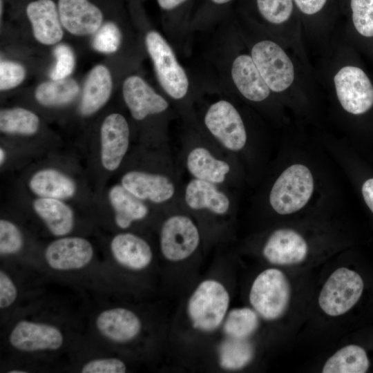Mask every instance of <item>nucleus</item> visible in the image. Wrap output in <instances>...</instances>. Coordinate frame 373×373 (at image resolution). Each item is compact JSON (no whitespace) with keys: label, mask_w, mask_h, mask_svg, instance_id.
<instances>
[{"label":"nucleus","mask_w":373,"mask_h":373,"mask_svg":"<svg viewBox=\"0 0 373 373\" xmlns=\"http://www.w3.org/2000/svg\"><path fill=\"white\" fill-rule=\"evenodd\" d=\"M79 85L71 78L52 79L39 84L35 90L36 100L45 106H57L69 104L77 96Z\"/></svg>","instance_id":"obj_28"},{"label":"nucleus","mask_w":373,"mask_h":373,"mask_svg":"<svg viewBox=\"0 0 373 373\" xmlns=\"http://www.w3.org/2000/svg\"><path fill=\"white\" fill-rule=\"evenodd\" d=\"M35 38L41 44L52 45L63 37L57 3L54 0H32L25 8Z\"/></svg>","instance_id":"obj_16"},{"label":"nucleus","mask_w":373,"mask_h":373,"mask_svg":"<svg viewBox=\"0 0 373 373\" xmlns=\"http://www.w3.org/2000/svg\"><path fill=\"white\" fill-rule=\"evenodd\" d=\"M121 184L136 198L157 204L169 200L175 191L173 182L164 175L140 171L124 174Z\"/></svg>","instance_id":"obj_17"},{"label":"nucleus","mask_w":373,"mask_h":373,"mask_svg":"<svg viewBox=\"0 0 373 373\" xmlns=\"http://www.w3.org/2000/svg\"><path fill=\"white\" fill-rule=\"evenodd\" d=\"M91 243L82 237H61L46 248L44 257L48 266L58 271L80 269L87 266L93 257Z\"/></svg>","instance_id":"obj_12"},{"label":"nucleus","mask_w":373,"mask_h":373,"mask_svg":"<svg viewBox=\"0 0 373 373\" xmlns=\"http://www.w3.org/2000/svg\"><path fill=\"white\" fill-rule=\"evenodd\" d=\"M23 239L21 231L13 222L0 220V254L8 256L18 253L22 248Z\"/></svg>","instance_id":"obj_35"},{"label":"nucleus","mask_w":373,"mask_h":373,"mask_svg":"<svg viewBox=\"0 0 373 373\" xmlns=\"http://www.w3.org/2000/svg\"><path fill=\"white\" fill-rule=\"evenodd\" d=\"M204 122L209 133L227 149L238 151L247 142V132L242 119L229 102L220 99L207 109Z\"/></svg>","instance_id":"obj_6"},{"label":"nucleus","mask_w":373,"mask_h":373,"mask_svg":"<svg viewBox=\"0 0 373 373\" xmlns=\"http://www.w3.org/2000/svg\"><path fill=\"white\" fill-rule=\"evenodd\" d=\"M299 9L306 15H314L320 11L327 0H294Z\"/></svg>","instance_id":"obj_42"},{"label":"nucleus","mask_w":373,"mask_h":373,"mask_svg":"<svg viewBox=\"0 0 373 373\" xmlns=\"http://www.w3.org/2000/svg\"><path fill=\"white\" fill-rule=\"evenodd\" d=\"M6 159V152L3 149H0V163L2 164Z\"/></svg>","instance_id":"obj_44"},{"label":"nucleus","mask_w":373,"mask_h":373,"mask_svg":"<svg viewBox=\"0 0 373 373\" xmlns=\"http://www.w3.org/2000/svg\"><path fill=\"white\" fill-rule=\"evenodd\" d=\"M192 0H156L162 12L169 17H178L186 10Z\"/></svg>","instance_id":"obj_40"},{"label":"nucleus","mask_w":373,"mask_h":373,"mask_svg":"<svg viewBox=\"0 0 373 373\" xmlns=\"http://www.w3.org/2000/svg\"><path fill=\"white\" fill-rule=\"evenodd\" d=\"M363 288V280L358 273L340 267L324 283L318 296L319 306L329 316L343 315L358 301Z\"/></svg>","instance_id":"obj_5"},{"label":"nucleus","mask_w":373,"mask_h":373,"mask_svg":"<svg viewBox=\"0 0 373 373\" xmlns=\"http://www.w3.org/2000/svg\"><path fill=\"white\" fill-rule=\"evenodd\" d=\"M308 245L303 237L294 230L279 229L267 240L262 254L270 263L291 265L303 262L307 256Z\"/></svg>","instance_id":"obj_15"},{"label":"nucleus","mask_w":373,"mask_h":373,"mask_svg":"<svg viewBox=\"0 0 373 373\" xmlns=\"http://www.w3.org/2000/svg\"><path fill=\"white\" fill-rule=\"evenodd\" d=\"M39 122V117L26 108L17 107L0 111V131L4 133L31 135L38 131Z\"/></svg>","instance_id":"obj_29"},{"label":"nucleus","mask_w":373,"mask_h":373,"mask_svg":"<svg viewBox=\"0 0 373 373\" xmlns=\"http://www.w3.org/2000/svg\"><path fill=\"white\" fill-rule=\"evenodd\" d=\"M200 241L198 228L186 216H171L162 224L160 250L169 261L180 262L188 258L196 251Z\"/></svg>","instance_id":"obj_8"},{"label":"nucleus","mask_w":373,"mask_h":373,"mask_svg":"<svg viewBox=\"0 0 373 373\" xmlns=\"http://www.w3.org/2000/svg\"><path fill=\"white\" fill-rule=\"evenodd\" d=\"M26 77V70L19 63L1 60L0 62V90H6L19 86Z\"/></svg>","instance_id":"obj_37"},{"label":"nucleus","mask_w":373,"mask_h":373,"mask_svg":"<svg viewBox=\"0 0 373 373\" xmlns=\"http://www.w3.org/2000/svg\"><path fill=\"white\" fill-rule=\"evenodd\" d=\"M113 89L109 70L104 66H95L88 74L79 104L82 115L88 116L98 111L108 100Z\"/></svg>","instance_id":"obj_21"},{"label":"nucleus","mask_w":373,"mask_h":373,"mask_svg":"<svg viewBox=\"0 0 373 373\" xmlns=\"http://www.w3.org/2000/svg\"><path fill=\"white\" fill-rule=\"evenodd\" d=\"M28 186L33 193L40 198L66 200L73 197L77 186L66 174L55 169H43L30 178Z\"/></svg>","instance_id":"obj_23"},{"label":"nucleus","mask_w":373,"mask_h":373,"mask_svg":"<svg viewBox=\"0 0 373 373\" xmlns=\"http://www.w3.org/2000/svg\"><path fill=\"white\" fill-rule=\"evenodd\" d=\"M370 361L365 350L356 345H346L335 352L325 362L323 373H365Z\"/></svg>","instance_id":"obj_27"},{"label":"nucleus","mask_w":373,"mask_h":373,"mask_svg":"<svg viewBox=\"0 0 373 373\" xmlns=\"http://www.w3.org/2000/svg\"><path fill=\"white\" fill-rule=\"evenodd\" d=\"M251 56L271 90L282 92L291 86L294 79L293 64L277 44L259 41L252 47Z\"/></svg>","instance_id":"obj_7"},{"label":"nucleus","mask_w":373,"mask_h":373,"mask_svg":"<svg viewBox=\"0 0 373 373\" xmlns=\"http://www.w3.org/2000/svg\"><path fill=\"white\" fill-rule=\"evenodd\" d=\"M291 296V287L285 274L275 268L260 273L254 280L249 295L255 311L263 318L273 321L286 312Z\"/></svg>","instance_id":"obj_3"},{"label":"nucleus","mask_w":373,"mask_h":373,"mask_svg":"<svg viewBox=\"0 0 373 373\" xmlns=\"http://www.w3.org/2000/svg\"><path fill=\"white\" fill-rule=\"evenodd\" d=\"M231 76L238 91L250 101H263L270 94L269 86L249 55L235 57L231 67Z\"/></svg>","instance_id":"obj_20"},{"label":"nucleus","mask_w":373,"mask_h":373,"mask_svg":"<svg viewBox=\"0 0 373 373\" xmlns=\"http://www.w3.org/2000/svg\"><path fill=\"white\" fill-rule=\"evenodd\" d=\"M254 353L253 345L247 339L228 336L219 349L220 365L226 370H240L251 362Z\"/></svg>","instance_id":"obj_30"},{"label":"nucleus","mask_w":373,"mask_h":373,"mask_svg":"<svg viewBox=\"0 0 373 373\" xmlns=\"http://www.w3.org/2000/svg\"><path fill=\"white\" fill-rule=\"evenodd\" d=\"M334 82L338 99L348 113L363 114L373 106V86L361 68L345 66L335 75Z\"/></svg>","instance_id":"obj_9"},{"label":"nucleus","mask_w":373,"mask_h":373,"mask_svg":"<svg viewBox=\"0 0 373 373\" xmlns=\"http://www.w3.org/2000/svg\"><path fill=\"white\" fill-rule=\"evenodd\" d=\"M258 316L249 307L235 308L227 314L223 329L229 337L247 339L258 328Z\"/></svg>","instance_id":"obj_31"},{"label":"nucleus","mask_w":373,"mask_h":373,"mask_svg":"<svg viewBox=\"0 0 373 373\" xmlns=\"http://www.w3.org/2000/svg\"><path fill=\"white\" fill-rule=\"evenodd\" d=\"M186 168L193 178L215 184L222 183L230 171L229 164L215 157L204 147H195L188 154Z\"/></svg>","instance_id":"obj_26"},{"label":"nucleus","mask_w":373,"mask_h":373,"mask_svg":"<svg viewBox=\"0 0 373 373\" xmlns=\"http://www.w3.org/2000/svg\"><path fill=\"white\" fill-rule=\"evenodd\" d=\"M352 21L363 36L373 37V0H351Z\"/></svg>","instance_id":"obj_34"},{"label":"nucleus","mask_w":373,"mask_h":373,"mask_svg":"<svg viewBox=\"0 0 373 373\" xmlns=\"http://www.w3.org/2000/svg\"><path fill=\"white\" fill-rule=\"evenodd\" d=\"M125 363L117 358H95L85 363L81 369L82 373H124Z\"/></svg>","instance_id":"obj_38"},{"label":"nucleus","mask_w":373,"mask_h":373,"mask_svg":"<svg viewBox=\"0 0 373 373\" xmlns=\"http://www.w3.org/2000/svg\"><path fill=\"white\" fill-rule=\"evenodd\" d=\"M122 33L119 26L113 21H106L95 32L93 41V48L103 53L116 52L121 44Z\"/></svg>","instance_id":"obj_32"},{"label":"nucleus","mask_w":373,"mask_h":373,"mask_svg":"<svg viewBox=\"0 0 373 373\" xmlns=\"http://www.w3.org/2000/svg\"><path fill=\"white\" fill-rule=\"evenodd\" d=\"M122 95L131 116L136 120L163 113L169 108L166 99L138 75L125 79Z\"/></svg>","instance_id":"obj_14"},{"label":"nucleus","mask_w":373,"mask_h":373,"mask_svg":"<svg viewBox=\"0 0 373 373\" xmlns=\"http://www.w3.org/2000/svg\"><path fill=\"white\" fill-rule=\"evenodd\" d=\"M129 141L130 129L126 118L119 113L108 115L100 128L101 162L106 170L113 171L120 166Z\"/></svg>","instance_id":"obj_11"},{"label":"nucleus","mask_w":373,"mask_h":373,"mask_svg":"<svg viewBox=\"0 0 373 373\" xmlns=\"http://www.w3.org/2000/svg\"><path fill=\"white\" fill-rule=\"evenodd\" d=\"M10 344L26 352L57 350L64 343V336L57 327L44 323L21 321L9 335Z\"/></svg>","instance_id":"obj_10"},{"label":"nucleus","mask_w":373,"mask_h":373,"mask_svg":"<svg viewBox=\"0 0 373 373\" xmlns=\"http://www.w3.org/2000/svg\"><path fill=\"white\" fill-rule=\"evenodd\" d=\"M314 191V179L305 165L296 164L285 169L274 182L269 202L279 214L294 213L307 203Z\"/></svg>","instance_id":"obj_4"},{"label":"nucleus","mask_w":373,"mask_h":373,"mask_svg":"<svg viewBox=\"0 0 373 373\" xmlns=\"http://www.w3.org/2000/svg\"><path fill=\"white\" fill-rule=\"evenodd\" d=\"M233 0H204L198 15L200 17H213L226 9Z\"/></svg>","instance_id":"obj_41"},{"label":"nucleus","mask_w":373,"mask_h":373,"mask_svg":"<svg viewBox=\"0 0 373 373\" xmlns=\"http://www.w3.org/2000/svg\"><path fill=\"white\" fill-rule=\"evenodd\" d=\"M229 302V294L222 283L215 279L202 281L187 303L193 327L206 332L216 330L225 319Z\"/></svg>","instance_id":"obj_1"},{"label":"nucleus","mask_w":373,"mask_h":373,"mask_svg":"<svg viewBox=\"0 0 373 373\" xmlns=\"http://www.w3.org/2000/svg\"><path fill=\"white\" fill-rule=\"evenodd\" d=\"M27 372L24 370H12L11 371H9V373H26Z\"/></svg>","instance_id":"obj_45"},{"label":"nucleus","mask_w":373,"mask_h":373,"mask_svg":"<svg viewBox=\"0 0 373 373\" xmlns=\"http://www.w3.org/2000/svg\"><path fill=\"white\" fill-rule=\"evenodd\" d=\"M96 327L111 341L125 343L134 340L140 333L142 322L133 311L114 307L102 311L97 316Z\"/></svg>","instance_id":"obj_18"},{"label":"nucleus","mask_w":373,"mask_h":373,"mask_svg":"<svg viewBox=\"0 0 373 373\" xmlns=\"http://www.w3.org/2000/svg\"><path fill=\"white\" fill-rule=\"evenodd\" d=\"M32 207L52 235L63 237L73 229V211L62 200L39 197L34 200Z\"/></svg>","instance_id":"obj_24"},{"label":"nucleus","mask_w":373,"mask_h":373,"mask_svg":"<svg viewBox=\"0 0 373 373\" xmlns=\"http://www.w3.org/2000/svg\"><path fill=\"white\" fill-rule=\"evenodd\" d=\"M184 200L191 209H207L216 215L227 213L230 207L229 198L216 184L196 178L187 184Z\"/></svg>","instance_id":"obj_22"},{"label":"nucleus","mask_w":373,"mask_h":373,"mask_svg":"<svg viewBox=\"0 0 373 373\" xmlns=\"http://www.w3.org/2000/svg\"><path fill=\"white\" fill-rule=\"evenodd\" d=\"M57 3L62 26L73 35L95 33L103 23V12L91 0H57Z\"/></svg>","instance_id":"obj_13"},{"label":"nucleus","mask_w":373,"mask_h":373,"mask_svg":"<svg viewBox=\"0 0 373 373\" xmlns=\"http://www.w3.org/2000/svg\"><path fill=\"white\" fill-rule=\"evenodd\" d=\"M258 10L268 22L280 24L286 21L293 11L292 0H256Z\"/></svg>","instance_id":"obj_33"},{"label":"nucleus","mask_w":373,"mask_h":373,"mask_svg":"<svg viewBox=\"0 0 373 373\" xmlns=\"http://www.w3.org/2000/svg\"><path fill=\"white\" fill-rule=\"evenodd\" d=\"M145 44L157 80L163 90L174 99L184 98L189 90V81L171 46L155 30H150L146 33Z\"/></svg>","instance_id":"obj_2"},{"label":"nucleus","mask_w":373,"mask_h":373,"mask_svg":"<svg viewBox=\"0 0 373 373\" xmlns=\"http://www.w3.org/2000/svg\"><path fill=\"white\" fill-rule=\"evenodd\" d=\"M17 289L10 277L0 271V307L6 309L12 305L17 298Z\"/></svg>","instance_id":"obj_39"},{"label":"nucleus","mask_w":373,"mask_h":373,"mask_svg":"<svg viewBox=\"0 0 373 373\" xmlns=\"http://www.w3.org/2000/svg\"><path fill=\"white\" fill-rule=\"evenodd\" d=\"M110 248L115 260L131 270L144 269L153 260V251L149 244L132 233L115 235L111 241Z\"/></svg>","instance_id":"obj_19"},{"label":"nucleus","mask_w":373,"mask_h":373,"mask_svg":"<svg viewBox=\"0 0 373 373\" xmlns=\"http://www.w3.org/2000/svg\"><path fill=\"white\" fill-rule=\"evenodd\" d=\"M362 194L366 204L373 213V178H370L363 183Z\"/></svg>","instance_id":"obj_43"},{"label":"nucleus","mask_w":373,"mask_h":373,"mask_svg":"<svg viewBox=\"0 0 373 373\" xmlns=\"http://www.w3.org/2000/svg\"><path fill=\"white\" fill-rule=\"evenodd\" d=\"M53 55L56 63L50 73L52 79L67 78L73 71L75 65V55L68 45L61 44L55 46Z\"/></svg>","instance_id":"obj_36"},{"label":"nucleus","mask_w":373,"mask_h":373,"mask_svg":"<svg viewBox=\"0 0 373 373\" xmlns=\"http://www.w3.org/2000/svg\"><path fill=\"white\" fill-rule=\"evenodd\" d=\"M108 197L114 212L115 222L122 229L128 228L135 221L145 218L149 213V208L143 200L136 198L122 184L113 186Z\"/></svg>","instance_id":"obj_25"}]
</instances>
